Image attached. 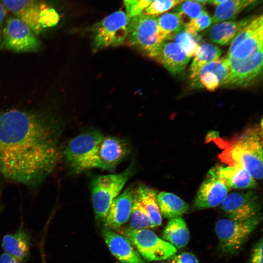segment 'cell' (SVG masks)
Returning a JSON list of instances; mask_svg holds the SVG:
<instances>
[{
    "mask_svg": "<svg viewBox=\"0 0 263 263\" xmlns=\"http://www.w3.org/2000/svg\"><path fill=\"white\" fill-rule=\"evenodd\" d=\"M254 17H247L238 21H225L217 23L208 30V38L211 41L217 44H228Z\"/></svg>",
    "mask_w": 263,
    "mask_h": 263,
    "instance_id": "d6986e66",
    "label": "cell"
},
{
    "mask_svg": "<svg viewBox=\"0 0 263 263\" xmlns=\"http://www.w3.org/2000/svg\"><path fill=\"white\" fill-rule=\"evenodd\" d=\"M230 187L220 176L218 166L211 169L200 185L194 200L196 208L216 207L222 204L230 190Z\"/></svg>",
    "mask_w": 263,
    "mask_h": 263,
    "instance_id": "8fae6325",
    "label": "cell"
},
{
    "mask_svg": "<svg viewBox=\"0 0 263 263\" xmlns=\"http://www.w3.org/2000/svg\"><path fill=\"white\" fill-rule=\"evenodd\" d=\"M6 9L2 4L0 2V27L6 15Z\"/></svg>",
    "mask_w": 263,
    "mask_h": 263,
    "instance_id": "74e56055",
    "label": "cell"
},
{
    "mask_svg": "<svg viewBox=\"0 0 263 263\" xmlns=\"http://www.w3.org/2000/svg\"><path fill=\"white\" fill-rule=\"evenodd\" d=\"M35 35L23 21L15 17H11L6 20L3 30L4 46L15 52L35 51L40 46Z\"/></svg>",
    "mask_w": 263,
    "mask_h": 263,
    "instance_id": "30bf717a",
    "label": "cell"
},
{
    "mask_svg": "<svg viewBox=\"0 0 263 263\" xmlns=\"http://www.w3.org/2000/svg\"><path fill=\"white\" fill-rule=\"evenodd\" d=\"M142 205L156 226L162 224V215L158 206L156 191L145 185H140L135 190Z\"/></svg>",
    "mask_w": 263,
    "mask_h": 263,
    "instance_id": "603a6c76",
    "label": "cell"
},
{
    "mask_svg": "<svg viewBox=\"0 0 263 263\" xmlns=\"http://www.w3.org/2000/svg\"><path fill=\"white\" fill-rule=\"evenodd\" d=\"M0 192H1V188H0ZM1 204H0V211L1 210Z\"/></svg>",
    "mask_w": 263,
    "mask_h": 263,
    "instance_id": "b9f144b4",
    "label": "cell"
},
{
    "mask_svg": "<svg viewBox=\"0 0 263 263\" xmlns=\"http://www.w3.org/2000/svg\"><path fill=\"white\" fill-rule=\"evenodd\" d=\"M262 219L260 213L245 221L230 219L218 220L215 231L219 240V248L223 253L234 254L240 251Z\"/></svg>",
    "mask_w": 263,
    "mask_h": 263,
    "instance_id": "52a82bcc",
    "label": "cell"
},
{
    "mask_svg": "<svg viewBox=\"0 0 263 263\" xmlns=\"http://www.w3.org/2000/svg\"><path fill=\"white\" fill-rule=\"evenodd\" d=\"M263 240L261 239L253 249L249 263H263Z\"/></svg>",
    "mask_w": 263,
    "mask_h": 263,
    "instance_id": "836d02e7",
    "label": "cell"
},
{
    "mask_svg": "<svg viewBox=\"0 0 263 263\" xmlns=\"http://www.w3.org/2000/svg\"><path fill=\"white\" fill-rule=\"evenodd\" d=\"M262 15L254 16L235 37L225 57L228 61L242 62L263 55Z\"/></svg>",
    "mask_w": 263,
    "mask_h": 263,
    "instance_id": "8992f818",
    "label": "cell"
},
{
    "mask_svg": "<svg viewBox=\"0 0 263 263\" xmlns=\"http://www.w3.org/2000/svg\"><path fill=\"white\" fill-rule=\"evenodd\" d=\"M59 16L53 8L46 4L41 12L40 21L42 28L52 27L57 24L59 20Z\"/></svg>",
    "mask_w": 263,
    "mask_h": 263,
    "instance_id": "1f68e13d",
    "label": "cell"
},
{
    "mask_svg": "<svg viewBox=\"0 0 263 263\" xmlns=\"http://www.w3.org/2000/svg\"><path fill=\"white\" fill-rule=\"evenodd\" d=\"M103 236L112 254L122 263H145L130 241L112 229L105 228Z\"/></svg>",
    "mask_w": 263,
    "mask_h": 263,
    "instance_id": "e0dca14e",
    "label": "cell"
},
{
    "mask_svg": "<svg viewBox=\"0 0 263 263\" xmlns=\"http://www.w3.org/2000/svg\"><path fill=\"white\" fill-rule=\"evenodd\" d=\"M194 35L187 33L184 27L175 33L170 40L175 42L190 58L194 57L200 45L194 38Z\"/></svg>",
    "mask_w": 263,
    "mask_h": 263,
    "instance_id": "83f0119b",
    "label": "cell"
},
{
    "mask_svg": "<svg viewBox=\"0 0 263 263\" xmlns=\"http://www.w3.org/2000/svg\"><path fill=\"white\" fill-rule=\"evenodd\" d=\"M249 2L251 4H252L253 2H255L257 0H246Z\"/></svg>",
    "mask_w": 263,
    "mask_h": 263,
    "instance_id": "60d3db41",
    "label": "cell"
},
{
    "mask_svg": "<svg viewBox=\"0 0 263 263\" xmlns=\"http://www.w3.org/2000/svg\"><path fill=\"white\" fill-rule=\"evenodd\" d=\"M31 244L29 232L21 225L14 233L4 235L1 246L4 253L15 260L24 263L29 258Z\"/></svg>",
    "mask_w": 263,
    "mask_h": 263,
    "instance_id": "ac0fdd59",
    "label": "cell"
},
{
    "mask_svg": "<svg viewBox=\"0 0 263 263\" xmlns=\"http://www.w3.org/2000/svg\"><path fill=\"white\" fill-rule=\"evenodd\" d=\"M262 124L247 128L229 140L214 141L223 149L219 158L228 166L240 165L256 180L263 178Z\"/></svg>",
    "mask_w": 263,
    "mask_h": 263,
    "instance_id": "7a4b0ae2",
    "label": "cell"
},
{
    "mask_svg": "<svg viewBox=\"0 0 263 263\" xmlns=\"http://www.w3.org/2000/svg\"><path fill=\"white\" fill-rule=\"evenodd\" d=\"M2 4L7 10L25 23L36 34L43 29L40 16L45 3L37 0H2Z\"/></svg>",
    "mask_w": 263,
    "mask_h": 263,
    "instance_id": "5bb4252c",
    "label": "cell"
},
{
    "mask_svg": "<svg viewBox=\"0 0 263 263\" xmlns=\"http://www.w3.org/2000/svg\"><path fill=\"white\" fill-rule=\"evenodd\" d=\"M166 263V262H159V263Z\"/></svg>",
    "mask_w": 263,
    "mask_h": 263,
    "instance_id": "f6af8a7d",
    "label": "cell"
},
{
    "mask_svg": "<svg viewBox=\"0 0 263 263\" xmlns=\"http://www.w3.org/2000/svg\"><path fill=\"white\" fill-rule=\"evenodd\" d=\"M169 259V263H199L194 255L188 252L174 255Z\"/></svg>",
    "mask_w": 263,
    "mask_h": 263,
    "instance_id": "d6a6232c",
    "label": "cell"
},
{
    "mask_svg": "<svg viewBox=\"0 0 263 263\" xmlns=\"http://www.w3.org/2000/svg\"><path fill=\"white\" fill-rule=\"evenodd\" d=\"M130 152V146L125 139L104 136L97 148L95 168L112 170L127 158Z\"/></svg>",
    "mask_w": 263,
    "mask_h": 263,
    "instance_id": "4fadbf2b",
    "label": "cell"
},
{
    "mask_svg": "<svg viewBox=\"0 0 263 263\" xmlns=\"http://www.w3.org/2000/svg\"><path fill=\"white\" fill-rule=\"evenodd\" d=\"M138 0H123L127 10V14L129 15L136 3Z\"/></svg>",
    "mask_w": 263,
    "mask_h": 263,
    "instance_id": "8d00e7d4",
    "label": "cell"
},
{
    "mask_svg": "<svg viewBox=\"0 0 263 263\" xmlns=\"http://www.w3.org/2000/svg\"><path fill=\"white\" fill-rule=\"evenodd\" d=\"M221 205L228 218L235 221L250 219L259 213L261 207L259 197L251 190L227 194Z\"/></svg>",
    "mask_w": 263,
    "mask_h": 263,
    "instance_id": "7c38bea8",
    "label": "cell"
},
{
    "mask_svg": "<svg viewBox=\"0 0 263 263\" xmlns=\"http://www.w3.org/2000/svg\"><path fill=\"white\" fill-rule=\"evenodd\" d=\"M62 127L60 119L49 113L0 111V174L26 186L39 185L61 156Z\"/></svg>",
    "mask_w": 263,
    "mask_h": 263,
    "instance_id": "6da1fadb",
    "label": "cell"
},
{
    "mask_svg": "<svg viewBox=\"0 0 263 263\" xmlns=\"http://www.w3.org/2000/svg\"><path fill=\"white\" fill-rule=\"evenodd\" d=\"M179 0L181 2H182L183 1L185 0Z\"/></svg>",
    "mask_w": 263,
    "mask_h": 263,
    "instance_id": "ee69618b",
    "label": "cell"
},
{
    "mask_svg": "<svg viewBox=\"0 0 263 263\" xmlns=\"http://www.w3.org/2000/svg\"><path fill=\"white\" fill-rule=\"evenodd\" d=\"M250 4L246 0H226L216 7L212 23H217L234 19Z\"/></svg>",
    "mask_w": 263,
    "mask_h": 263,
    "instance_id": "d4e9b609",
    "label": "cell"
},
{
    "mask_svg": "<svg viewBox=\"0 0 263 263\" xmlns=\"http://www.w3.org/2000/svg\"><path fill=\"white\" fill-rule=\"evenodd\" d=\"M189 237L187 224L181 217L169 219L162 234L163 240L178 249L187 245Z\"/></svg>",
    "mask_w": 263,
    "mask_h": 263,
    "instance_id": "44dd1931",
    "label": "cell"
},
{
    "mask_svg": "<svg viewBox=\"0 0 263 263\" xmlns=\"http://www.w3.org/2000/svg\"><path fill=\"white\" fill-rule=\"evenodd\" d=\"M0 263H22L13 259L5 253L0 256Z\"/></svg>",
    "mask_w": 263,
    "mask_h": 263,
    "instance_id": "d590c367",
    "label": "cell"
},
{
    "mask_svg": "<svg viewBox=\"0 0 263 263\" xmlns=\"http://www.w3.org/2000/svg\"><path fill=\"white\" fill-rule=\"evenodd\" d=\"M157 20L161 30L168 36L167 40L185 24L182 17L175 12L163 14L157 18Z\"/></svg>",
    "mask_w": 263,
    "mask_h": 263,
    "instance_id": "4316f807",
    "label": "cell"
},
{
    "mask_svg": "<svg viewBox=\"0 0 263 263\" xmlns=\"http://www.w3.org/2000/svg\"><path fill=\"white\" fill-rule=\"evenodd\" d=\"M129 219V228L131 229H142L156 227L140 203L136 191H134V193L132 206Z\"/></svg>",
    "mask_w": 263,
    "mask_h": 263,
    "instance_id": "484cf974",
    "label": "cell"
},
{
    "mask_svg": "<svg viewBox=\"0 0 263 263\" xmlns=\"http://www.w3.org/2000/svg\"><path fill=\"white\" fill-rule=\"evenodd\" d=\"M151 58L172 75L182 72L190 59L175 42L168 40L163 41L157 47Z\"/></svg>",
    "mask_w": 263,
    "mask_h": 263,
    "instance_id": "9a60e30c",
    "label": "cell"
},
{
    "mask_svg": "<svg viewBox=\"0 0 263 263\" xmlns=\"http://www.w3.org/2000/svg\"><path fill=\"white\" fill-rule=\"evenodd\" d=\"M122 232L139 254L147 261L168 259L177 252L173 245L159 237L150 229H133L129 227Z\"/></svg>",
    "mask_w": 263,
    "mask_h": 263,
    "instance_id": "9c48e42d",
    "label": "cell"
},
{
    "mask_svg": "<svg viewBox=\"0 0 263 263\" xmlns=\"http://www.w3.org/2000/svg\"><path fill=\"white\" fill-rule=\"evenodd\" d=\"M174 10V12L181 15L183 19L188 18L190 19L195 18L204 10L203 5L194 1L186 0L180 3Z\"/></svg>",
    "mask_w": 263,
    "mask_h": 263,
    "instance_id": "f546056e",
    "label": "cell"
},
{
    "mask_svg": "<svg viewBox=\"0 0 263 263\" xmlns=\"http://www.w3.org/2000/svg\"><path fill=\"white\" fill-rule=\"evenodd\" d=\"M1 31H0V43L1 42Z\"/></svg>",
    "mask_w": 263,
    "mask_h": 263,
    "instance_id": "7bdbcfd3",
    "label": "cell"
},
{
    "mask_svg": "<svg viewBox=\"0 0 263 263\" xmlns=\"http://www.w3.org/2000/svg\"><path fill=\"white\" fill-rule=\"evenodd\" d=\"M129 44L151 57L157 47L168 36L160 29L157 17L142 12L131 17L127 37Z\"/></svg>",
    "mask_w": 263,
    "mask_h": 263,
    "instance_id": "5b68a950",
    "label": "cell"
},
{
    "mask_svg": "<svg viewBox=\"0 0 263 263\" xmlns=\"http://www.w3.org/2000/svg\"><path fill=\"white\" fill-rule=\"evenodd\" d=\"M134 173V169L130 166L119 173L99 175L93 178L91 190L97 220L104 221L112 203Z\"/></svg>",
    "mask_w": 263,
    "mask_h": 263,
    "instance_id": "277c9868",
    "label": "cell"
},
{
    "mask_svg": "<svg viewBox=\"0 0 263 263\" xmlns=\"http://www.w3.org/2000/svg\"><path fill=\"white\" fill-rule=\"evenodd\" d=\"M131 17L123 11L109 15L92 28L94 51L120 46L127 40Z\"/></svg>",
    "mask_w": 263,
    "mask_h": 263,
    "instance_id": "ba28073f",
    "label": "cell"
},
{
    "mask_svg": "<svg viewBox=\"0 0 263 263\" xmlns=\"http://www.w3.org/2000/svg\"><path fill=\"white\" fill-rule=\"evenodd\" d=\"M212 23V18L205 10L197 17L190 19L185 24V31L191 35H196L208 28Z\"/></svg>",
    "mask_w": 263,
    "mask_h": 263,
    "instance_id": "f1b7e54d",
    "label": "cell"
},
{
    "mask_svg": "<svg viewBox=\"0 0 263 263\" xmlns=\"http://www.w3.org/2000/svg\"><path fill=\"white\" fill-rule=\"evenodd\" d=\"M218 169L219 174L231 188H251L257 185L250 173L240 165L226 167L218 166Z\"/></svg>",
    "mask_w": 263,
    "mask_h": 263,
    "instance_id": "ffe728a7",
    "label": "cell"
},
{
    "mask_svg": "<svg viewBox=\"0 0 263 263\" xmlns=\"http://www.w3.org/2000/svg\"><path fill=\"white\" fill-rule=\"evenodd\" d=\"M180 3L178 0H154L143 12L156 16L173 8Z\"/></svg>",
    "mask_w": 263,
    "mask_h": 263,
    "instance_id": "4dcf8cb0",
    "label": "cell"
},
{
    "mask_svg": "<svg viewBox=\"0 0 263 263\" xmlns=\"http://www.w3.org/2000/svg\"><path fill=\"white\" fill-rule=\"evenodd\" d=\"M157 200L161 214L166 218L180 217L189 209L187 202L171 192H160Z\"/></svg>",
    "mask_w": 263,
    "mask_h": 263,
    "instance_id": "7402d4cb",
    "label": "cell"
},
{
    "mask_svg": "<svg viewBox=\"0 0 263 263\" xmlns=\"http://www.w3.org/2000/svg\"><path fill=\"white\" fill-rule=\"evenodd\" d=\"M134 193V189L130 186L113 200L103 221L106 228H118L129 220Z\"/></svg>",
    "mask_w": 263,
    "mask_h": 263,
    "instance_id": "2e32d148",
    "label": "cell"
},
{
    "mask_svg": "<svg viewBox=\"0 0 263 263\" xmlns=\"http://www.w3.org/2000/svg\"><path fill=\"white\" fill-rule=\"evenodd\" d=\"M225 0H209L208 2L213 5L217 6Z\"/></svg>",
    "mask_w": 263,
    "mask_h": 263,
    "instance_id": "f35d334b",
    "label": "cell"
},
{
    "mask_svg": "<svg viewBox=\"0 0 263 263\" xmlns=\"http://www.w3.org/2000/svg\"><path fill=\"white\" fill-rule=\"evenodd\" d=\"M104 136L101 132L94 130L78 135L66 144L61 155L72 173L95 168L96 151Z\"/></svg>",
    "mask_w": 263,
    "mask_h": 263,
    "instance_id": "3957f363",
    "label": "cell"
},
{
    "mask_svg": "<svg viewBox=\"0 0 263 263\" xmlns=\"http://www.w3.org/2000/svg\"><path fill=\"white\" fill-rule=\"evenodd\" d=\"M193 0L196 2H197L201 4H205L207 3L208 2L209 0Z\"/></svg>",
    "mask_w": 263,
    "mask_h": 263,
    "instance_id": "ab89813d",
    "label": "cell"
},
{
    "mask_svg": "<svg viewBox=\"0 0 263 263\" xmlns=\"http://www.w3.org/2000/svg\"><path fill=\"white\" fill-rule=\"evenodd\" d=\"M154 0H138L128 16L132 17L143 12Z\"/></svg>",
    "mask_w": 263,
    "mask_h": 263,
    "instance_id": "e575fe53",
    "label": "cell"
},
{
    "mask_svg": "<svg viewBox=\"0 0 263 263\" xmlns=\"http://www.w3.org/2000/svg\"><path fill=\"white\" fill-rule=\"evenodd\" d=\"M222 50L218 46L209 43L200 46L190 67V78H195L201 68L206 64L218 59Z\"/></svg>",
    "mask_w": 263,
    "mask_h": 263,
    "instance_id": "cb8c5ba5",
    "label": "cell"
}]
</instances>
